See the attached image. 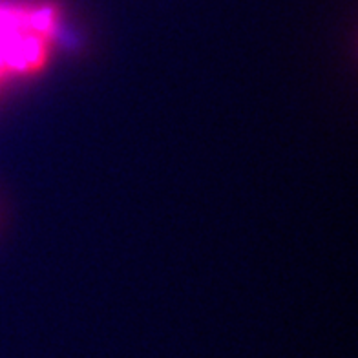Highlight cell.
I'll return each mask as SVG.
<instances>
[{
	"label": "cell",
	"mask_w": 358,
	"mask_h": 358,
	"mask_svg": "<svg viewBox=\"0 0 358 358\" xmlns=\"http://www.w3.org/2000/svg\"><path fill=\"white\" fill-rule=\"evenodd\" d=\"M61 15L52 4L0 0V86L37 73L52 59Z\"/></svg>",
	"instance_id": "1"
}]
</instances>
